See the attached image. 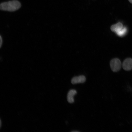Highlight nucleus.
<instances>
[{
	"label": "nucleus",
	"instance_id": "obj_3",
	"mask_svg": "<svg viewBox=\"0 0 132 132\" xmlns=\"http://www.w3.org/2000/svg\"><path fill=\"white\" fill-rule=\"evenodd\" d=\"M122 67L124 70L129 71L132 69V59L130 58L126 59L123 61Z\"/></svg>",
	"mask_w": 132,
	"mask_h": 132
},
{
	"label": "nucleus",
	"instance_id": "obj_7",
	"mask_svg": "<svg viewBox=\"0 0 132 132\" xmlns=\"http://www.w3.org/2000/svg\"><path fill=\"white\" fill-rule=\"evenodd\" d=\"M127 32V29L125 27H123L121 30L116 33L119 36L122 37L125 35Z\"/></svg>",
	"mask_w": 132,
	"mask_h": 132
},
{
	"label": "nucleus",
	"instance_id": "obj_6",
	"mask_svg": "<svg viewBox=\"0 0 132 132\" xmlns=\"http://www.w3.org/2000/svg\"><path fill=\"white\" fill-rule=\"evenodd\" d=\"M123 27L122 24L119 22L112 25L110 27V29L112 32L116 33L121 30Z\"/></svg>",
	"mask_w": 132,
	"mask_h": 132
},
{
	"label": "nucleus",
	"instance_id": "obj_10",
	"mask_svg": "<svg viewBox=\"0 0 132 132\" xmlns=\"http://www.w3.org/2000/svg\"><path fill=\"white\" fill-rule=\"evenodd\" d=\"M72 132H78V131H72Z\"/></svg>",
	"mask_w": 132,
	"mask_h": 132
},
{
	"label": "nucleus",
	"instance_id": "obj_4",
	"mask_svg": "<svg viewBox=\"0 0 132 132\" xmlns=\"http://www.w3.org/2000/svg\"><path fill=\"white\" fill-rule=\"evenodd\" d=\"M86 80L85 77L83 75H80L73 77L71 80V83L73 84L78 83H83Z\"/></svg>",
	"mask_w": 132,
	"mask_h": 132
},
{
	"label": "nucleus",
	"instance_id": "obj_5",
	"mask_svg": "<svg viewBox=\"0 0 132 132\" xmlns=\"http://www.w3.org/2000/svg\"><path fill=\"white\" fill-rule=\"evenodd\" d=\"M77 93L76 91L74 89H71L68 92L67 96V99L68 102L72 103L74 102L73 97Z\"/></svg>",
	"mask_w": 132,
	"mask_h": 132
},
{
	"label": "nucleus",
	"instance_id": "obj_8",
	"mask_svg": "<svg viewBox=\"0 0 132 132\" xmlns=\"http://www.w3.org/2000/svg\"><path fill=\"white\" fill-rule=\"evenodd\" d=\"M2 43V40L1 36H0V46L1 47Z\"/></svg>",
	"mask_w": 132,
	"mask_h": 132
},
{
	"label": "nucleus",
	"instance_id": "obj_2",
	"mask_svg": "<svg viewBox=\"0 0 132 132\" xmlns=\"http://www.w3.org/2000/svg\"><path fill=\"white\" fill-rule=\"evenodd\" d=\"M110 65L111 69L114 72L119 71L121 67V61L117 58H115L111 60L110 61Z\"/></svg>",
	"mask_w": 132,
	"mask_h": 132
},
{
	"label": "nucleus",
	"instance_id": "obj_1",
	"mask_svg": "<svg viewBox=\"0 0 132 132\" xmlns=\"http://www.w3.org/2000/svg\"><path fill=\"white\" fill-rule=\"evenodd\" d=\"M21 7V4L19 1L14 0L1 3L0 9L1 10L13 11L18 10Z\"/></svg>",
	"mask_w": 132,
	"mask_h": 132
},
{
	"label": "nucleus",
	"instance_id": "obj_9",
	"mask_svg": "<svg viewBox=\"0 0 132 132\" xmlns=\"http://www.w3.org/2000/svg\"><path fill=\"white\" fill-rule=\"evenodd\" d=\"M129 2L132 4V0H128Z\"/></svg>",
	"mask_w": 132,
	"mask_h": 132
}]
</instances>
